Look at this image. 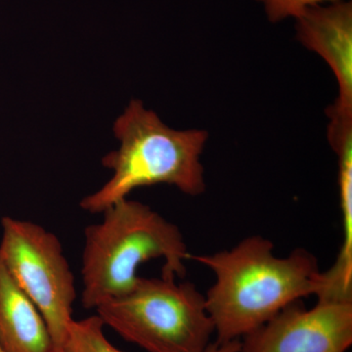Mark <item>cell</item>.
<instances>
[{
  "label": "cell",
  "mask_w": 352,
  "mask_h": 352,
  "mask_svg": "<svg viewBox=\"0 0 352 352\" xmlns=\"http://www.w3.org/2000/svg\"><path fill=\"white\" fill-rule=\"evenodd\" d=\"M273 249L271 241L252 236L227 251L190 254L215 275L205 302L217 342L244 338L291 303L323 292V272L314 254L298 249L278 258Z\"/></svg>",
  "instance_id": "1"
},
{
  "label": "cell",
  "mask_w": 352,
  "mask_h": 352,
  "mask_svg": "<svg viewBox=\"0 0 352 352\" xmlns=\"http://www.w3.org/2000/svg\"><path fill=\"white\" fill-rule=\"evenodd\" d=\"M85 230L82 302L87 309L126 295L138 283V268L164 258L162 275L183 278L189 258L182 231L149 206L122 199Z\"/></svg>",
  "instance_id": "2"
},
{
  "label": "cell",
  "mask_w": 352,
  "mask_h": 352,
  "mask_svg": "<svg viewBox=\"0 0 352 352\" xmlns=\"http://www.w3.org/2000/svg\"><path fill=\"white\" fill-rule=\"evenodd\" d=\"M113 131L120 149L103 159L104 166L113 170V175L101 189L80 201L85 212L103 214L134 189L161 183L175 185L190 196L205 191L200 157L207 131L171 129L139 100L131 102Z\"/></svg>",
  "instance_id": "3"
},
{
  "label": "cell",
  "mask_w": 352,
  "mask_h": 352,
  "mask_svg": "<svg viewBox=\"0 0 352 352\" xmlns=\"http://www.w3.org/2000/svg\"><path fill=\"white\" fill-rule=\"evenodd\" d=\"M177 278L139 277L131 292L96 308L105 326L148 352H204L214 333L205 296Z\"/></svg>",
  "instance_id": "4"
},
{
  "label": "cell",
  "mask_w": 352,
  "mask_h": 352,
  "mask_svg": "<svg viewBox=\"0 0 352 352\" xmlns=\"http://www.w3.org/2000/svg\"><path fill=\"white\" fill-rule=\"evenodd\" d=\"M1 230L0 256L43 314L59 351L76 298L75 276L61 241L34 222L11 217H2Z\"/></svg>",
  "instance_id": "5"
},
{
  "label": "cell",
  "mask_w": 352,
  "mask_h": 352,
  "mask_svg": "<svg viewBox=\"0 0 352 352\" xmlns=\"http://www.w3.org/2000/svg\"><path fill=\"white\" fill-rule=\"evenodd\" d=\"M241 352H346L352 344V300L291 303L245 336Z\"/></svg>",
  "instance_id": "6"
},
{
  "label": "cell",
  "mask_w": 352,
  "mask_h": 352,
  "mask_svg": "<svg viewBox=\"0 0 352 352\" xmlns=\"http://www.w3.org/2000/svg\"><path fill=\"white\" fill-rule=\"evenodd\" d=\"M295 19L296 38L320 55L335 74L340 90L333 105L352 110V2L309 7Z\"/></svg>",
  "instance_id": "7"
},
{
  "label": "cell",
  "mask_w": 352,
  "mask_h": 352,
  "mask_svg": "<svg viewBox=\"0 0 352 352\" xmlns=\"http://www.w3.org/2000/svg\"><path fill=\"white\" fill-rule=\"evenodd\" d=\"M0 346L6 352H59L43 314L0 256Z\"/></svg>",
  "instance_id": "8"
},
{
  "label": "cell",
  "mask_w": 352,
  "mask_h": 352,
  "mask_svg": "<svg viewBox=\"0 0 352 352\" xmlns=\"http://www.w3.org/2000/svg\"><path fill=\"white\" fill-rule=\"evenodd\" d=\"M329 142L339 159L340 205L342 244L332 267L324 272L328 289L336 295L352 296V120H330Z\"/></svg>",
  "instance_id": "9"
},
{
  "label": "cell",
  "mask_w": 352,
  "mask_h": 352,
  "mask_svg": "<svg viewBox=\"0 0 352 352\" xmlns=\"http://www.w3.org/2000/svg\"><path fill=\"white\" fill-rule=\"evenodd\" d=\"M98 315L69 324L59 352H124L111 344Z\"/></svg>",
  "instance_id": "10"
},
{
  "label": "cell",
  "mask_w": 352,
  "mask_h": 352,
  "mask_svg": "<svg viewBox=\"0 0 352 352\" xmlns=\"http://www.w3.org/2000/svg\"><path fill=\"white\" fill-rule=\"evenodd\" d=\"M263 4L264 10L271 23H277L286 18H296L303 11L319 4L337 0H256Z\"/></svg>",
  "instance_id": "11"
},
{
  "label": "cell",
  "mask_w": 352,
  "mask_h": 352,
  "mask_svg": "<svg viewBox=\"0 0 352 352\" xmlns=\"http://www.w3.org/2000/svg\"><path fill=\"white\" fill-rule=\"evenodd\" d=\"M242 342L239 340L226 342H210L204 352H241Z\"/></svg>",
  "instance_id": "12"
},
{
  "label": "cell",
  "mask_w": 352,
  "mask_h": 352,
  "mask_svg": "<svg viewBox=\"0 0 352 352\" xmlns=\"http://www.w3.org/2000/svg\"><path fill=\"white\" fill-rule=\"evenodd\" d=\"M0 352H6V351H3V349H2L1 346H0Z\"/></svg>",
  "instance_id": "13"
}]
</instances>
